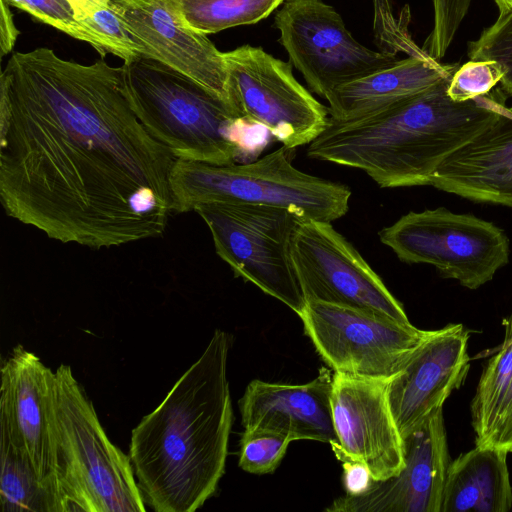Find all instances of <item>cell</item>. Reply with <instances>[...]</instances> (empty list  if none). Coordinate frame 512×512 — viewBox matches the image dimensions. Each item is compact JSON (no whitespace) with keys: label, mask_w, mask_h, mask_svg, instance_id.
I'll return each mask as SVG.
<instances>
[{"label":"cell","mask_w":512,"mask_h":512,"mask_svg":"<svg viewBox=\"0 0 512 512\" xmlns=\"http://www.w3.org/2000/svg\"><path fill=\"white\" fill-rule=\"evenodd\" d=\"M82 22L98 34L106 54L112 53L121 58L124 63L141 57L137 44L111 5L97 11L91 18Z\"/></svg>","instance_id":"29"},{"label":"cell","mask_w":512,"mask_h":512,"mask_svg":"<svg viewBox=\"0 0 512 512\" xmlns=\"http://www.w3.org/2000/svg\"><path fill=\"white\" fill-rule=\"evenodd\" d=\"M333 374L322 367L304 384L251 381L239 400L244 430H265L291 441L337 442L332 414Z\"/></svg>","instance_id":"18"},{"label":"cell","mask_w":512,"mask_h":512,"mask_svg":"<svg viewBox=\"0 0 512 512\" xmlns=\"http://www.w3.org/2000/svg\"><path fill=\"white\" fill-rule=\"evenodd\" d=\"M486 446L500 448L512 453V383L496 429Z\"/></svg>","instance_id":"30"},{"label":"cell","mask_w":512,"mask_h":512,"mask_svg":"<svg viewBox=\"0 0 512 512\" xmlns=\"http://www.w3.org/2000/svg\"><path fill=\"white\" fill-rule=\"evenodd\" d=\"M404 467L385 480H372L356 495L345 494L328 512H441L452 462L442 408L403 437Z\"/></svg>","instance_id":"15"},{"label":"cell","mask_w":512,"mask_h":512,"mask_svg":"<svg viewBox=\"0 0 512 512\" xmlns=\"http://www.w3.org/2000/svg\"><path fill=\"white\" fill-rule=\"evenodd\" d=\"M469 331L462 324L431 330L404 367L388 382V400L405 437L466 379L470 367Z\"/></svg>","instance_id":"16"},{"label":"cell","mask_w":512,"mask_h":512,"mask_svg":"<svg viewBox=\"0 0 512 512\" xmlns=\"http://www.w3.org/2000/svg\"><path fill=\"white\" fill-rule=\"evenodd\" d=\"M71 5L75 18L83 21L91 18L97 11L110 6L109 0H67Z\"/></svg>","instance_id":"33"},{"label":"cell","mask_w":512,"mask_h":512,"mask_svg":"<svg viewBox=\"0 0 512 512\" xmlns=\"http://www.w3.org/2000/svg\"><path fill=\"white\" fill-rule=\"evenodd\" d=\"M181 20L205 34L252 25L273 13L286 0H169Z\"/></svg>","instance_id":"23"},{"label":"cell","mask_w":512,"mask_h":512,"mask_svg":"<svg viewBox=\"0 0 512 512\" xmlns=\"http://www.w3.org/2000/svg\"><path fill=\"white\" fill-rule=\"evenodd\" d=\"M343 484L348 495L364 492L373 480L366 466L357 462H343Z\"/></svg>","instance_id":"31"},{"label":"cell","mask_w":512,"mask_h":512,"mask_svg":"<svg viewBox=\"0 0 512 512\" xmlns=\"http://www.w3.org/2000/svg\"><path fill=\"white\" fill-rule=\"evenodd\" d=\"M0 50L1 56L8 54L14 47L19 31L14 24L13 14L9 4L5 0H0Z\"/></svg>","instance_id":"32"},{"label":"cell","mask_w":512,"mask_h":512,"mask_svg":"<svg viewBox=\"0 0 512 512\" xmlns=\"http://www.w3.org/2000/svg\"><path fill=\"white\" fill-rule=\"evenodd\" d=\"M54 385L55 372L20 344L2 360L0 438L29 461L49 495L52 512H62Z\"/></svg>","instance_id":"12"},{"label":"cell","mask_w":512,"mask_h":512,"mask_svg":"<svg viewBox=\"0 0 512 512\" xmlns=\"http://www.w3.org/2000/svg\"><path fill=\"white\" fill-rule=\"evenodd\" d=\"M9 5L15 6L16 8L30 14L31 6L28 0H5Z\"/></svg>","instance_id":"35"},{"label":"cell","mask_w":512,"mask_h":512,"mask_svg":"<svg viewBox=\"0 0 512 512\" xmlns=\"http://www.w3.org/2000/svg\"><path fill=\"white\" fill-rule=\"evenodd\" d=\"M0 504L2 512H52L48 493L29 461L0 438Z\"/></svg>","instance_id":"24"},{"label":"cell","mask_w":512,"mask_h":512,"mask_svg":"<svg viewBox=\"0 0 512 512\" xmlns=\"http://www.w3.org/2000/svg\"><path fill=\"white\" fill-rule=\"evenodd\" d=\"M390 379L333 373L332 414L337 442L331 444L343 462H357L375 481L404 467L403 438L388 400Z\"/></svg>","instance_id":"14"},{"label":"cell","mask_w":512,"mask_h":512,"mask_svg":"<svg viewBox=\"0 0 512 512\" xmlns=\"http://www.w3.org/2000/svg\"><path fill=\"white\" fill-rule=\"evenodd\" d=\"M498 10L499 14H505L512 10V0H494Z\"/></svg>","instance_id":"36"},{"label":"cell","mask_w":512,"mask_h":512,"mask_svg":"<svg viewBox=\"0 0 512 512\" xmlns=\"http://www.w3.org/2000/svg\"><path fill=\"white\" fill-rule=\"evenodd\" d=\"M285 146L249 162L214 165L176 159L170 173L174 212L214 202L287 208L306 220L332 222L349 209L348 186L297 169Z\"/></svg>","instance_id":"6"},{"label":"cell","mask_w":512,"mask_h":512,"mask_svg":"<svg viewBox=\"0 0 512 512\" xmlns=\"http://www.w3.org/2000/svg\"><path fill=\"white\" fill-rule=\"evenodd\" d=\"M224 59L234 110L264 127L282 146L310 144L326 128L327 106L296 80L288 63L251 45L224 52Z\"/></svg>","instance_id":"9"},{"label":"cell","mask_w":512,"mask_h":512,"mask_svg":"<svg viewBox=\"0 0 512 512\" xmlns=\"http://www.w3.org/2000/svg\"><path fill=\"white\" fill-rule=\"evenodd\" d=\"M458 67L431 56H408L332 90L325 98L330 118L349 121L384 110L451 78Z\"/></svg>","instance_id":"20"},{"label":"cell","mask_w":512,"mask_h":512,"mask_svg":"<svg viewBox=\"0 0 512 512\" xmlns=\"http://www.w3.org/2000/svg\"><path fill=\"white\" fill-rule=\"evenodd\" d=\"M62 512H145L129 455L115 446L69 365L55 371Z\"/></svg>","instance_id":"5"},{"label":"cell","mask_w":512,"mask_h":512,"mask_svg":"<svg viewBox=\"0 0 512 512\" xmlns=\"http://www.w3.org/2000/svg\"><path fill=\"white\" fill-rule=\"evenodd\" d=\"M305 333L334 372L391 379L431 330L345 306L307 302Z\"/></svg>","instance_id":"10"},{"label":"cell","mask_w":512,"mask_h":512,"mask_svg":"<svg viewBox=\"0 0 512 512\" xmlns=\"http://www.w3.org/2000/svg\"><path fill=\"white\" fill-rule=\"evenodd\" d=\"M307 302L345 306L410 323L402 304L331 222L303 220L292 243Z\"/></svg>","instance_id":"13"},{"label":"cell","mask_w":512,"mask_h":512,"mask_svg":"<svg viewBox=\"0 0 512 512\" xmlns=\"http://www.w3.org/2000/svg\"><path fill=\"white\" fill-rule=\"evenodd\" d=\"M451 78L359 119L330 118L308 144L307 156L363 170L382 188L430 186L440 165L494 124L506 107L501 88L453 101L447 95Z\"/></svg>","instance_id":"3"},{"label":"cell","mask_w":512,"mask_h":512,"mask_svg":"<svg viewBox=\"0 0 512 512\" xmlns=\"http://www.w3.org/2000/svg\"><path fill=\"white\" fill-rule=\"evenodd\" d=\"M194 211L208 226L217 255L235 275L289 307L298 316L307 306L292 257L295 232L303 220L277 206L214 202Z\"/></svg>","instance_id":"7"},{"label":"cell","mask_w":512,"mask_h":512,"mask_svg":"<svg viewBox=\"0 0 512 512\" xmlns=\"http://www.w3.org/2000/svg\"><path fill=\"white\" fill-rule=\"evenodd\" d=\"M123 68L132 110L176 159L229 165L267 144L264 127L241 118L226 100L173 68L145 57Z\"/></svg>","instance_id":"4"},{"label":"cell","mask_w":512,"mask_h":512,"mask_svg":"<svg viewBox=\"0 0 512 512\" xmlns=\"http://www.w3.org/2000/svg\"><path fill=\"white\" fill-rule=\"evenodd\" d=\"M30 15L38 21L50 25L65 34L90 44L105 56L102 40L97 33L84 22L75 18L73 9L67 0H28Z\"/></svg>","instance_id":"28"},{"label":"cell","mask_w":512,"mask_h":512,"mask_svg":"<svg viewBox=\"0 0 512 512\" xmlns=\"http://www.w3.org/2000/svg\"><path fill=\"white\" fill-rule=\"evenodd\" d=\"M276 12L279 42L311 91L321 98L399 59L360 44L334 7L322 0H286Z\"/></svg>","instance_id":"11"},{"label":"cell","mask_w":512,"mask_h":512,"mask_svg":"<svg viewBox=\"0 0 512 512\" xmlns=\"http://www.w3.org/2000/svg\"><path fill=\"white\" fill-rule=\"evenodd\" d=\"M468 55L470 60L495 61L504 73L500 88L507 96H512V10L499 14L498 19L470 43Z\"/></svg>","instance_id":"25"},{"label":"cell","mask_w":512,"mask_h":512,"mask_svg":"<svg viewBox=\"0 0 512 512\" xmlns=\"http://www.w3.org/2000/svg\"><path fill=\"white\" fill-rule=\"evenodd\" d=\"M156 0H109L110 5L118 9H138Z\"/></svg>","instance_id":"34"},{"label":"cell","mask_w":512,"mask_h":512,"mask_svg":"<svg viewBox=\"0 0 512 512\" xmlns=\"http://www.w3.org/2000/svg\"><path fill=\"white\" fill-rule=\"evenodd\" d=\"M430 186L512 208V107L506 106L494 124L447 158Z\"/></svg>","instance_id":"19"},{"label":"cell","mask_w":512,"mask_h":512,"mask_svg":"<svg viewBox=\"0 0 512 512\" xmlns=\"http://www.w3.org/2000/svg\"><path fill=\"white\" fill-rule=\"evenodd\" d=\"M176 157L132 110L124 68L53 49L15 52L0 76V199L48 238L92 249L161 236Z\"/></svg>","instance_id":"1"},{"label":"cell","mask_w":512,"mask_h":512,"mask_svg":"<svg viewBox=\"0 0 512 512\" xmlns=\"http://www.w3.org/2000/svg\"><path fill=\"white\" fill-rule=\"evenodd\" d=\"M111 7L137 44L141 57L173 68L230 103L224 52L207 34L184 23L169 0L130 10Z\"/></svg>","instance_id":"17"},{"label":"cell","mask_w":512,"mask_h":512,"mask_svg":"<svg viewBox=\"0 0 512 512\" xmlns=\"http://www.w3.org/2000/svg\"><path fill=\"white\" fill-rule=\"evenodd\" d=\"M231 336L216 329L199 359L132 430L129 457L144 502L156 512H193L224 474L233 409L227 375Z\"/></svg>","instance_id":"2"},{"label":"cell","mask_w":512,"mask_h":512,"mask_svg":"<svg viewBox=\"0 0 512 512\" xmlns=\"http://www.w3.org/2000/svg\"><path fill=\"white\" fill-rule=\"evenodd\" d=\"M503 325L504 339L485 365L471 402L477 446H486L492 437L512 383V314Z\"/></svg>","instance_id":"22"},{"label":"cell","mask_w":512,"mask_h":512,"mask_svg":"<svg viewBox=\"0 0 512 512\" xmlns=\"http://www.w3.org/2000/svg\"><path fill=\"white\" fill-rule=\"evenodd\" d=\"M501 67L491 60H470L453 74L447 95L455 102H465L489 94L503 78Z\"/></svg>","instance_id":"27"},{"label":"cell","mask_w":512,"mask_h":512,"mask_svg":"<svg viewBox=\"0 0 512 512\" xmlns=\"http://www.w3.org/2000/svg\"><path fill=\"white\" fill-rule=\"evenodd\" d=\"M291 442L288 437L272 431L244 430L240 439L239 466L252 474L272 473Z\"/></svg>","instance_id":"26"},{"label":"cell","mask_w":512,"mask_h":512,"mask_svg":"<svg viewBox=\"0 0 512 512\" xmlns=\"http://www.w3.org/2000/svg\"><path fill=\"white\" fill-rule=\"evenodd\" d=\"M378 234L400 261L433 265L442 277L471 290L509 261V240L501 228L444 207L411 211Z\"/></svg>","instance_id":"8"},{"label":"cell","mask_w":512,"mask_h":512,"mask_svg":"<svg viewBox=\"0 0 512 512\" xmlns=\"http://www.w3.org/2000/svg\"><path fill=\"white\" fill-rule=\"evenodd\" d=\"M506 450L477 446L452 460L441 512H508L512 485Z\"/></svg>","instance_id":"21"}]
</instances>
